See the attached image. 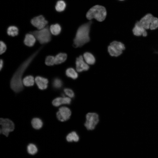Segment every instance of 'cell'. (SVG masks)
<instances>
[{
	"instance_id": "cell-1",
	"label": "cell",
	"mask_w": 158,
	"mask_h": 158,
	"mask_svg": "<svg viewBox=\"0 0 158 158\" xmlns=\"http://www.w3.org/2000/svg\"><path fill=\"white\" fill-rule=\"evenodd\" d=\"M41 47L34 52L19 66L14 73L10 83L11 89L16 93L22 91L23 89L22 78L26 70L29 66L34 58L42 49Z\"/></svg>"
},
{
	"instance_id": "cell-2",
	"label": "cell",
	"mask_w": 158,
	"mask_h": 158,
	"mask_svg": "<svg viewBox=\"0 0 158 158\" xmlns=\"http://www.w3.org/2000/svg\"><path fill=\"white\" fill-rule=\"evenodd\" d=\"M91 21L81 25L78 29L73 40V46L75 47H80L90 40L89 33Z\"/></svg>"
},
{
	"instance_id": "cell-3",
	"label": "cell",
	"mask_w": 158,
	"mask_h": 158,
	"mask_svg": "<svg viewBox=\"0 0 158 158\" xmlns=\"http://www.w3.org/2000/svg\"><path fill=\"white\" fill-rule=\"evenodd\" d=\"M107 14L105 8L99 5H95L90 8L87 12L86 17L89 20L93 18L101 22L105 19Z\"/></svg>"
},
{
	"instance_id": "cell-4",
	"label": "cell",
	"mask_w": 158,
	"mask_h": 158,
	"mask_svg": "<svg viewBox=\"0 0 158 158\" xmlns=\"http://www.w3.org/2000/svg\"><path fill=\"white\" fill-rule=\"evenodd\" d=\"M49 26L48 25L42 29L31 31L29 33L32 34L40 43L46 44L51 40V33L50 30Z\"/></svg>"
},
{
	"instance_id": "cell-5",
	"label": "cell",
	"mask_w": 158,
	"mask_h": 158,
	"mask_svg": "<svg viewBox=\"0 0 158 158\" xmlns=\"http://www.w3.org/2000/svg\"><path fill=\"white\" fill-rule=\"evenodd\" d=\"M126 49V46L123 43L114 41L110 43L108 47V50L111 56L118 57L123 54Z\"/></svg>"
},
{
	"instance_id": "cell-6",
	"label": "cell",
	"mask_w": 158,
	"mask_h": 158,
	"mask_svg": "<svg viewBox=\"0 0 158 158\" xmlns=\"http://www.w3.org/2000/svg\"><path fill=\"white\" fill-rule=\"evenodd\" d=\"M0 124L1 126L0 133L7 137L11 132L13 130L14 124L8 118H1Z\"/></svg>"
},
{
	"instance_id": "cell-7",
	"label": "cell",
	"mask_w": 158,
	"mask_h": 158,
	"mask_svg": "<svg viewBox=\"0 0 158 158\" xmlns=\"http://www.w3.org/2000/svg\"><path fill=\"white\" fill-rule=\"evenodd\" d=\"M86 118L85 126L88 130H93L99 121L98 115L95 113H89L86 114Z\"/></svg>"
},
{
	"instance_id": "cell-8",
	"label": "cell",
	"mask_w": 158,
	"mask_h": 158,
	"mask_svg": "<svg viewBox=\"0 0 158 158\" xmlns=\"http://www.w3.org/2000/svg\"><path fill=\"white\" fill-rule=\"evenodd\" d=\"M30 23L37 30L44 28L49 23L44 16L42 15L33 17L31 19Z\"/></svg>"
},
{
	"instance_id": "cell-9",
	"label": "cell",
	"mask_w": 158,
	"mask_h": 158,
	"mask_svg": "<svg viewBox=\"0 0 158 158\" xmlns=\"http://www.w3.org/2000/svg\"><path fill=\"white\" fill-rule=\"evenodd\" d=\"M71 115L70 109L66 107H62L59 109L56 113V117L58 119L62 122L69 119Z\"/></svg>"
},
{
	"instance_id": "cell-10",
	"label": "cell",
	"mask_w": 158,
	"mask_h": 158,
	"mask_svg": "<svg viewBox=\"0 0 158 158\" xmlns=\"http://www.w3.org/2000/svg\"><path fill=\"white\" fill-rule=\"evenodd\" d=\"M134 35L137 37L142 36L146 37L148 35L147 32L140 24L139 21H137L135 24L132 30Z\"/></svg>"
},
{
	"instance_id": "cell-11",
	"label": "cell",
	"mask_w": 158,
	"mask_h": 158,
	"mask_svg": "<svg viewBox=\"0 0 158 158\" xmlns=\"http://www.w3.org/2000/svg\"><path fill=\"white\" fill-rule=\"evenodd\" d=\"M75 64L76 69L78 72L87 71L89 68L88 65L84 61L82 56H80L76 58Z\"/></svg>"
},
{
	"instance_id": "cell-12",
	"label": "cell",
	"mask_w": 158,
	"mask_h": 158,
	"mask_svg": "<svg viewBox=\"0 0 158 158\" xmlns=\"http://www.w3.org/2000/svg\"><path fill=\"white\" fill-rule=\"evenodd\" d=\"M153 16L150 13L147 14L139 21L140 25L146 30L150 29Z\"/></svg>"
},
{
	"instance_id": "cell-13",
	"label": "cell",
	"mask_w": 158,
	"mask_h": 158,
	"mask_svg": "<svg viewBox=\"0 0 158 158\" xmlns=\"http://www.w3.org/2000/svg\"><path fill=\"white\" fill-rule=\"evenodd\" d=\"M35 81L40 89L44 90L47 88L48 80L47 78L40 76H37L35 78Z\"/></svg>"
},
{
	"instance_id": "cell-14",
	"label": "cell",
	"mask_w": 158,
	"mask_h": 158,
	"mask_svg": "<svg viewBox=\"0 0 158 158\" xmlns=\"http://www.w3.org/2000/svg\"><path fill=\"white\" fill-rule=\"evenodd\" d=\"M71 100L68 97H58L54 99L52 102L53 105L58 107L62 104H70Z\"/></svg>"
},
{
	"instance_id": "cell-15",
	"label": "cell",
	"mask_w": 158,
	"mask_h": 158,
	"mask_svg": "<svg viewBox=\"0 0 158 158\" xmlns=\"http://www.w3.org/2000/svg\"><path fill=\"white\" fill-rule=\"evenodd\" d=\"M36 40V38L32 34L28 33L25 35L24 43L26 45L29 47H32L34 45Z\"/></svg>"
},
{
	"instance_id": "cell-16",
	"label": "cell",
	"mask_w": 158,
	"mask_h": 158,
	"mask_svg": "<svg viewBox=\"0 0 158 158\" xmlns=\"http://www.w3.org/2000/svg\"><path fill=\"white\" fill-rule=\"evenodd\" d=\"M49 29L51 34L54 35H57L61 33V27L60 24L57 23L50 25Z\"/></svg>"
},
{
	"instance_id": "cell-17",
	"label": "cell",
	"mask_w": 158,
	"mask_h": 158,
	"mask_svg": "<svg viewBox=\"0 0 158 158\" xmlns=\"http://www.w3.org/2000/svg\"><path fill=\"white\" fill-rule=\"evenodd\" d=\"M6 32L8 35L14 37L18 35L19 32V29L16 26L11 25L7 28Z\"/></svg>"
},
{
	"instance_id": "cell-18",
	"label": "cell",
	"mask_w": 158,
	"mask_h": 158,
	"mask_svg": "<svg viewBox=\"0 0 158 158\" xmlns=\"http://www.w3.org/2000/svg\"><path fill=\"white\" fill-rule=\"evenodd\" d=\"M66 7V3L64 0H59L56 3L55 8L56 11L61 13L65 10Z\"/></svg>"
},
{
	"instance_id": "cell-19",
	"label": "cell",
	"mask_w": 158,
	"mask_h": 158,
	"mask_svg": "<svg viewBox=\"0 0 158 158\" xmlns=\"http://www.w3.org/2000/svg\"><path fill=\"white\" fill-rule=\"evenodd\" d=\"M67 55L63 53H60L57 54L55 57V64H59L64 62L67 58Z\"/></svg>"
},
{
	"instance_id": "cell-20",
	"label": "cell",
	"mask_w": 158,
	"mask_h": 158,
	"mask_svg": "<svg viewBox=\"0 0 158 158\" xmlns=\"http://www.w3.org/2000/svg\"><path fill=\"white\" fill-rule=\"evenodd\" d=\"M84 59L86 63L90 64H94L95 62V59L94 56L91 53L86 52L83 54Z\"/></svg>"
},
{
	"instance_id": "cell-21",
	"label": "cell",
	"mask_w": 158,
	"mask_h": 158,
	"mask_svg": "<svg viewBox=\"0 0 158 158\" xmlns=\"http://www.w3.org/2000/svg\"><path fill=\"white\" fill-rule=\"evenodd\" d=\"M35 80L34 77L31 75L25 77L23 80V84L27 87L33 86L34 84Z\"/></svg>"
},
{
	"instance_id": "cell-22",
	"label": "cell",
	"mask_w": 158,
	"mask_h": 158,
	"mask_svg": "<svg viewBox=\"0 0 158 158\" xmlns=\"http://www.w3.org/2000/svg\"><path fill=\"white\" fill-rule=\"evenodd\" d=\"M79 139L78 135L75 131H73L69 133L66 137V140L68 142H77L79 140Z\"/></svg>"
},
{
	"instance_id": "cell-23",
	"label": "cell",
	"mask_w": 158,
	"mask_h": 158,
	"mask_svg": "<svg viewBox=\"0 0 158 158\" xmlns=\"http://www.w3.org/2000/svg\"><path fill=\"white\" fill-rule=\"evenodd\" d=\"M31 124L32 127L36 129H39L42 127L43 122L40 118H35L32 120Z\"/></svg>"
},
{
	"instance_id": "cell-24",
	"label": "cell",
	"mask_w": 158,
	"mask_h": 158,
	"mask_svg": "<svg viewBox=\"0 0 158 158\" xmlns=\"http://www.w3.org/2000/svg\"><path fill=\"white\" fill-rule=\"evenodd\" d=\"M66 75L73 79H75L78 77V74L75 70L72 68H67L66 71Z\"/></svg>"
},
{
	"instance_id": "cell-25",
	"label": "cell",
	"mask_w": 158,
	"mask_h": 158,
	"mask_svg": "<svg viewBox=\"0 0 158 158\" xmlns=\"http://www.w3.org/2000/svg\"><path fill=\"white\" fill-rule=\"evenodd\" d=\"M27 150L28 153L31 155L35 154L38 150L36 146L32 143H30L28 145Z\"/></svg>"
},
{
	"instance_id": "cell-26",
	"label": "cell",
	"mask_w": 158,
	"mask_h": 158,
	"mask_svg": "<svg viewBox=\"0 0 158 158\" xmlns=\"http://www.w3.org/2000/svg\"><path fill=\"white\" fill-rule=\"evenodd\" d=\"M52 85L53 87L56 89L61 88L63 85L62 80L59 78H56L53 80L52 81Z\"/></svg>"
},
{
	"instance_id": "cell-27",
	"label": "cell",
	"mask_w": 158,
	"mask_h": 158,
	"mask_svg": "<svg viewBox=\"0 0 158 158\" xmlns=\"http://www.w3.org/2000/svg\"><path fill=\"white\" fill-rule=\"evenodd\" d=\"M55 57L49 55L46 57L45 63L48 66H52L55 64Z\"/></svg>"
},
{
	"instance_id": "cell-28",
	"label": "cell",
	"mask_w": 158,
	"mask_h": 158,
	"mask_svg": "<svg viewBox=\"0 0 158 158\" xmlns=\"http://www.w3.org/2000/svg\"><path fill=\"white\" fill-rule=\"evenodd\" d=\"M158 28V18L153 17L152 22L150 24V29L153 30Z\"/></svg>"
},
{
	"instance_id": "cell-29",
	"label": "cell",
	"mask_w": 158,
	"mask_h": 158,
	"mask_svg": "<svg viewBox=\"0 0 158 158\" xmlns=\"http://www.w3.org/2000/svg\"><path fill=\"white\" fill-rule=\"evenodd\" d=\"M65 94L69 97L73 98L74 97V93L73 91L68 88H66L64 90Z\"/></svg>"
},
{
	"instance_id": "cell-30",
	"label": "cell",
	"mask_w": 158,
	"mask_h": 158,
	"mask_svg": "<svg viewBox=\"0 0 158 158\" xmlns=\"http://www.w3.org/2000/svg\"><path fill=\"white\" fill-rule=\"evenodd\" d=\"M0 53L1 54L5 52L7 49V47L5 43L3 41H0Z\"/></svg>"
},
{
	"instance_id": "cell-31",
	"label": "cell",
	"mask_w": 158,
	"mask_h": 158,
	"mask_svg": "<svg viewBox=\"0 0 158 158\" xmlns=\"http://www.w3.org/2000/svg\"><path fill=\"white\" fill-rule=\"evenodd\" d=\"M4 65L3 61L2 59H1L0 61V70L1 71L3 68Z\"/></svg>"
},
{
	"instance_id": "cell-32",
	"label": "cell",
	"mask_w": 158,
	"mask_h": 158,
	"mask_svg": "<svg viewBox=\"0 0 158 158\" xmlns=\"http://www.w3.org/2000/svg\"><path fill=\"white\" fill-rule=\"evenodd\" d=\"M120 0V1H123V0Z\"/></svg>"
}]
</instances>
